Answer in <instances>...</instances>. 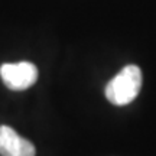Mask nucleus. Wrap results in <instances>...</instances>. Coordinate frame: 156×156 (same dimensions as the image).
<instances>
[{
  "label": "nucleus",
  "instance_id": "f257e3e1",
  "mask_svg": "<svg viewBox=\"0 0 156 156\" xmlns=\"http://www.w3.org/2000/svg\"><path fill=\"white\" fill-rule=\"evenodd\" d=\"M142 88V71L136 65H127L106 85V97L114 106H126L137 97Z\"/></svg>",
  "mask_w": 156,
  "mask_h": 156
},
{
  "label": "nucleus",
  "instance_id": "f03ea898",
  "mask_svg": "<svg viewBox=\"0 0 156 156\" xmlns=\"http://www.w3.org/2000/svg\"><path fill=\"white\" fill-rule=\"evenodd\" d=\"M0 77L7 88L23 91L32 87L38 80V68L32 62L22 61L16 64H3L0 67Z\"/></svg>",
  "mask_w": 156,
  "mask_h": 156
},
{
  "label": "nucleus",
  "instance_id": "7ed1b4c3",
  "mask_svg": "<svg viewBox=\"0 0 156 156\" xmlns=\"http://www.w3.org/2000/svg\"><path fill=\"white\" fill-rule=\"evenodd\" d=\"M0 156H35V146L9 126H0Z\"/></svg>",
  "mask_w": 156,
  "mask_h": 156
}]
</instances>
